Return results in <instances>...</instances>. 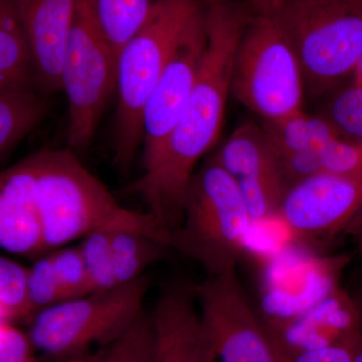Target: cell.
I'll list each match as a JSON object with an SVG mask.
<instances>
[{
  "label": "cell",
  "instance_id": "7c38bea8",
  "mask_svg": "<svg viewBox=\"0 0 362 362\" xmlns=\"http://www.w3.org/2000/svg\"><path fill=\"white\" fill-rule=\"evenodd\" d=\"M362 209V177L318 173L286 190L277 216L301 235L337 232Z\"/></svg>",
  "mask_w": 362,
  "mask_h": 362
},
{
  "label": "cell",
  "instance_id": "d4e9b609",
  "mask_svg": "<svg viewBox=\"0 0 362 362\" xmlns=\"http://www.w3.org/2000/svg\"><path fill=\"white\" fill-rule=\"evenodd\" d=\"M26 293L33 316L42 309L66 301L65 292L47 252L35 259L33 265L28 268Z\"/></svg>",
  "mask_w": 362,
  "mask_h": 362
},
{
  "label": "cell",
  "instance_id": "ac0fdd59",
  "mask_svg": "<svg viewBox=\"0 0 362 362\" xmlns=\"http://www.w3.org/2000/svg\"><path fill=\"white\" fill-rule=\"evenodd\" d=\"M52 102L39 92H0V160L49 115Z\"/></svg>",
  "mask_w": 362,
  "mask_h": 362
},
{
  "label": "cell",
  "instance_id": "30bf717a",
  "mask_svg": "<svg viewBox=\"0 0 362 362\" xmlns=\"http://www.w3.org/2000/svg\"><path fill=\"white\" fill-rule=\"evenodd\" d=\"M207 47L204 8L190 21L142 113L143 168L158 153L192 94Z\"/></svg>",
  "mask_w": 362,
  "mask_h": 362
},
{
  "label": "cell",
  "instance_id": "cb8c5ba5",
  "mask_svg": "<svg viewBox=\"0 0 362 362\" xmlns=\"http://www.w3.org/2000/svg\"><path fill=\"white\" fill-rule=\"evenodd\" d=\"M265 322V321H264ZM276 362H352L357 335L316 349H299L286 342L265 322Z\"/></svg>",
  "mask_w": 362,
  "mask_h": 362
},
{
  "label": "cell",
  "instance_id": "9a60e30c",
  "mask_svg": "<svg viewBox=\"0 0 362 362\" xmlns=\"http://www.w3.org/2000/svg\"><path fill=\"white\" fill-rule=\"evenodd\" d=\"M150 315L156 331L153 362H204L201 319L192 286H166Z\"/></svg>",
  "mask_w": 362,
  "mask_h": 362
},
{
  "label": "cell",
  "instance_id": "d6986e66",
  "mask_svg": "<svg viewBox=\"0 0 362 362\" xmlns=\"http://www.w3.org/2000/svg\"><path fill=\"white\" fill-rule=\"evenodd\" d=\"M161 242L130 230L111 232L112 261L117 286L142 277L144 271L163 258L168 249Z\"/></svg>",
  "mask_w": 362,
  "mask_h": 362
},
{
  "label": "cell",
  "instance_id": "44dd1931",
  "mask_svg": "<svg viewBox=\"0 0 362 362\" xmlns=\"http://www.w3.org/2000/svg\"><path fill=\"white\" fill-rule=\"evenodd\" d=\"M154 1L156 0H94L98 21L117 57L147 20Z\"/></svg>",
  "mask_w": 362,
  "mask_h": 362
},
{
  "label": "cell",
  "instance_id": "ba28073f",
  "mask_svg": "<svg viewBox=\"0 0 362 362\" xmlns=\"http://www.w3.org/2000/svg\"><path fill=\"white\" fill-rule=\"evenodd\" d=\"M118 57L102 32L94 0H80L62 63L61 88L68 100L66 148H89L109 100L117 90Z\"/></svg>",
  "mask_w": 362,
  "mask_h": 362
},
{
  "label": "cell",
  "instance_id": "9c48e42d",
  "mask_svg": "<svg viewBox=\"0 0 362 362\" xmlns=\"http://www.w3.org/2000/svg\"><path fill=\"white\" fill-rule=\"evenodd\" d=\"M201 319L204 362H276L265 322L235 270L192 285Z\"/></svg>",
  "mask_w": 362,
  "mask_h": 362
},
{
  "label": "cell",
  "instance_id": "7a4b0ae2",
  "mask_svg": "<svg viewBox=\"0 0 362 362\" xmlns=\"http://www.w3.org/2000/svg\"><path fill=\"white\" fill-rule=\"evenodd\" d=\"M30 156L45 252L100 230L140 233L169 247L170 232L148 211L139 213L121 206L75 152L45 148Z\"/></svg>",
  "mask_w": 362,
  "mask_h": 362
},
{
  "label": "cell",
  "instance_id": "8fae6325",
  "mask_svg": "<svg viewBox=\"0 0 362 362\" xmlns=\"http://www.w3.org/2000/svg\"><path fill=\"white\" fill-rule=\"evenodd\" d=\"M213 159L235 180L252 223L278 214L288 185L262 126L240 125Z\"/></svg>",
  "mask_w": 362,
  "mask_h": 362
},
{
  "label": "cell",
  "instance_id": "f546056e",
  "mask_svg": "<svg viewBox=\"0 0 362 362\" xmlns=\"http://www.w3.org/2000/svg\"><path fill=\"white\" fill-rule=\"evenodd\" d=\"M357 306H358L359 312L358 335H357L354 361L352 362H362V300L361 303L357 304Z\"/></svg>",
  "mask_w": 362,
  "mask_h": 362
},
{
  "label": "cell",
  "instance_id": "1f68e13d",
  "mask_svg": "<svg viewBox=\"0 0 362 362\" xmlns=\"http://www.w3.org/2000/svg\"><path fill=\"white\" fill-rule=\"evenodd\" d=\"M352 76H354V82L357 83V84H362V57L361 59H359L358 63L354 69V73H352Z\"/></svg>",
  "mask_w": 362,
  "mask_h": 362
},
{
  "label": "cell",
  "instance_id": "f1b7e54d",
  "mask_svg": "<svg viewBox=\"0 0 362 362\" xmlns=\"http://www.w3.org/2000/svg\"><path fill=\"white\" fill-rule=\"evenodd\" d=\"M349 232L356 238L362 247V209L347 225Z\"/></svg>",
  "mask_w": 362,
  "mask_h": 362
},
{
  "label": "cell",
  "instance_id": "83f0119b",
  "mask_svg": "<svg viewBox=\"0 0 362 362\" xmlns=\"http://www.w3.org/2000/svg\"><path fill=\"white\" fill-rule=\"evenodd\" d=\"M33 350L26 333L14 323L0 319V362L32 361Z\"/></svg>",
  "mask_w": 362,
  "mask_h": 362
},
{
  "label": "cell",
  "instance_id": "5bb4252c",
  "mask_svg": "<svg viewBox=\"0 0 362 362\" xmlns=\"http://www.w3.org/2000/svg\"><path fill=\"white\" fill-rule=\"evenodd\" d=\"M0 249L35 259L45 254L30 154L0 171Z\"/></svg>",
  "mask_w": 362,
  "mask_h": 362
},
{
  "label": "cell",
  "instance_id": "484cf974",
  "mask_svg": "<svg viewBox=\"0 0 362 362\" xmlns=\"http://www.w3.org/2000/svg\"><path fill=\"white\" fill-rule=\"evenodd\" d=\"M323 116L343 137L362 141V85L354 83L338 90L328 102Z\"/></svg>",
  "mask_w": 362,
  "mask_h": 362
},
{
  "label": "cell",
  "instance_id": "6da1fadb",
  "mask_svg": "<svg viewBox=\"0 0 362 362\" xmlns=\"http://www.w3.org/2000/svg\"><path fill=\"white\" fill-rule=\"evenodd\" d=\"M207 47L185 109L158 153L130 185L148 213L171 232L182 220L195 166L218 141L235 49L254 11L249 0H204Z\"/></svg>",
  "mask_w": 362,
  "mask_h": 362
},
{
  "label": "cell",
  "instance_id": "2e32d148",
  "mask_svg": "<svg viewBox=\"0 0 362 362\" xmlns=\"http://www.w3.org/2000/svg\"><path fill=\"white\" fill-rule=\"evenodd\" d=\"M0 92H37L16 0H0Z\"/></svg>",
  "mask_w": 362,
  "mask_h": 362
},
{
  "label": "cell",
  "instance_id": "4dcf8cb0",
  "mask_svg": "<svg viewBox=\"0 0 362 362\" xmlns=\"http://www.w3.org/2000/svg\"><path fill=\"white\" fill-rule=\"evenodd\" d=\"M249 1L255 11H261L270 8L272 6H277V4L295 1V0H249Z\"/></svg>",
  "mask_w": 362,
  "mask_h": 362
},
{
  "label": "cell",
  "instance_id": "8992f818",
  "mask_svg": "<svg viewBox=\"0 0 362 362\" xmlns=\"http://www.w3.org/2000/svg\"><path fill=\"white\" fill-rule=\"evenodd\" d=\"M148 286V279L143 275L108 291L66 300L37 312L26 332L33 349L52 361L101 349L145 313Z\"/></svg>",
  "mask_w": 362,
  "mask_h": 362
},
{
  "label": "cell",
  "instance_id": "603a6c76",
  "mask_svg": "<svg viewBox=\"0 0 362 362\" xmlns=\"http://www.w3.org/2000/svg\"><path fill=\"white\" fill-rule=\"evenodd\" d=\"M82 254L92 293L108 291L117 286L112 261L111 230H100L78 245Z\"/></svg>",
  "mask_w": 362,
  "mask_h": 362
},
{
  "label": "cell",
  "instance_id": "277c9868",
  "mask_svg": "<svg viewBox=\"0 0 362 362\" xmlns=\"http://www.w3.org/2000/svg\"><path fill=\"white\" fill-rule=\"evenodd\" d=\"M257 13L284 33L312 97L352 75L362 57V0H295Z\"/></svg>",
  "mask_w": 362,
  "mask_h": 362
},
{
  "label": "cell",
  "instance_id": "ffe728a7",
  "mask_svg": "<svg viewBox=\"0 0 362 362\" xmlns=\"http://www.w3.org/2000/svg\"><path fill=\"white\" fill-rule=\"evenodd\" d=\"M154 354L153 322L151 315L143 313L122 335L101 349L52 362H153Z\"/></svg>",
  "mask_w": 362,
  "mask_h": 362
},
{
  "label": "cell",
  "instance_id": "d6a6232c",
  "mask_svg": "<svg viewBox=\"0 0 362 362\" xmlns=\"http://www.w3.org/2000/svg\"><path fill=\"white\" fill-rule=\"evenodd\" d=\"M30 362H35V359H33V361H30Z\"/></svg>",
  "mask_w": 362,
  "mask_h": 362
},
{
  "label": "cell",
  "instance_id": "3957f363",
  "mask_svg": "<svg viewBox=\"0 0 362 362\" xmlns=\"http://www.w3.org/2000/svg\"><path fill=\"white\" fill-rule=\"evenodd\" d=\"M204 0H156L148 18L118 54L114 163L129 173L142 145V113L171 54Z\"/></svg>",
  "mask_w": 362,
  "mask_h": 362
},
{
  "label": "cell",
  "instance_id": "7402d4cb",
  "mask_svg": "<svg viewBox=\"0 0 362 362\" xmlns=\"http://www.w3.org/2000/svg\"><path fill=\"white\" fill-rule=\"evenodd\" d=\"M28 268L0 256V310L11 322H30L33 312L26 293Z\"/></svg>",
  "mask_w": 362,
  "mask_h": 362
},
{
  "label": "cell",
  "instance_id": "e0dca14e",
  "mask_svg": "<svg viewBox=\"0 0 362 362\" xmlns=\"http://www.w3.org/2000/svg\"><path fill=\"white\" fill-rule=\"evenodd\" d=\"M262 127L277 156L319 151L342 136L325 117L304 110L279 120L264 121Z\"/></svg>",
  "mask_w": 362,
  "mask_h": 362
},
{
  "label": "cell",
  "instance_id": "52a82bcc",
  "mask_svg": "<svg viewBox=\"0 0 362 362\" xmlns=\"http://www.w3.org/2000/svg\"><path fill=\"white\" fill-rule=\"evenodd\" d=\"M305 94L289 40L269 14L254 11L235 49L230 95L264 121H276L303 110Z\"/></svg>",
  "mask_w": 362,
  "mask_h": 362
},
{
  "label": "cell",
  "instance_id": "4316f807",
  "mask_svg": "<svg viewBox=\"0 0 362 362\" xmlns=\"http://www.w3.org/2000/svg\"><path fill=\"white\" fill-rule=\"evenodd\" d=\"M66 300L92 293L89 278L78 246H65L47 252Z\"/></svg>",
  "mask_w": 362,
  "mask_h": 362
},
{
  "label": "cell",
  "instance_id": "5b68a950",
  "mask_svg": "<svg viewBox=\"0 0 362 362\" xmlns=\"http://www.w3.org/2000/svg\"><path fill=\"white\" fill-rule=\"evenodd\" d=\"M252 225L235 180L211 158L192 176L169 247L201 264L209 276L221 275L235 270Z\"/></svg>",
  "mask_w": 362,
  "mask_h": 362
},
{
  "label": "cell",
  "instance_id": "4fadbf2b",
  "mask_svg": "<svg viewBox=\"0 0 362 362\" xmlns=\"http://www.w3.org/2000/svg\"><path fill=\"white\" fill-rule=\"evenodd\" d=\"M80 0H16L30 47L35 87L44 96L62 90L61 73L66 42Z\"/></svg>",
  "mask_w": 362,
  "mask_h": 362
}]
</instances>
